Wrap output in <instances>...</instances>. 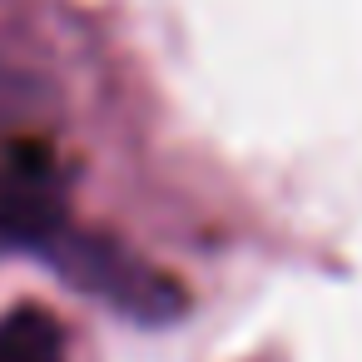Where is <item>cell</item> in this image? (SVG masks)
<instances>
[{"label":"cell","mask_w":362,"mask_h":362,"mask_svg":"<svg viewBox=\"0 0 362 362\" xmlns=\"http://www.w3.org/2000/svg\"><path fill=\"white\" fill-rule=\"evenodd\" d=\"M80 288L100 293L105 303L134 313V317H169L179 308V288L169 278H159L154 268H144L139 258H129L124 248L105 243V238H80V233H60L45 248Z\"/></svg>","instance_id":"1"},{"label":"cell","mask_w":362,"mask_h":362,"mask_svg":"<svg viewBox=\"0 0 362 362\" xmlns=\"http://www.w3.org/2000/svg\"><path fill=\"white\" fill-rule=\"evenodd\" d=\"M65 228L70 223L50 154L40 144H6L0 149V238L45 253Z\"/></svg>","instance_id":"2"},{"label":"cell","mask_w":362,"mask_h":362,"mask_svg":"<svg viewBox=\"0 0 362 362\" xmlns=\"http://www.w3.org/2000/svg\"><path fill=\"white\" fill-rule=\"evenodd\" d=\"M0 362H65L60 322L40 308H21L0 322Z\"/></svg>","instance_id":"3"},{"label":"cell","mask_w":362,"mask_h":362,"mask_svg":"<svg viewBox=\"0 0 362 362\" xmlns=\"http://www.w3.org/2000/svg\"><path fill=\"white\" fill-rule=\"evenodd\" d=\"M30 105H35V90H30V80L11 75V70H0V119H11V115H25Z\"/></svg>","instance_id":"4"}]
</instances>
